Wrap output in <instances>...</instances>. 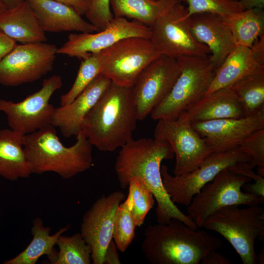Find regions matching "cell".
Segmentation results:
<instances>
[{
  "label": "cell",
  "mask_w": 264,
  "mask_h": 264,
  "mask_svg": "<svg viewBox=\"0 0 264 264\" xmlns=\"http://www.w3.org/2000/svg\"><path fill=\"white\" fill-rule=\"evenodd\" d=\"M25 0L39 16L45 32L98 31L95 26L85 21L76 10L67 4L54 0Z\"/></svg>",
  "instance_id": "7402d4cb"
},
{
  "label": "cell",
  "mask_w": 264,
  "mask_h": 264,
  "mask_svg": "<svg viewBox=\"0 0 264 264\" xmlns=\"http://www.w3.org/2000/svg\"><path fill=\"white\" fill-rule=\"evenodd\" d=\"M111 83L106 75L98 74L71 103L55 108L52 125L65 137L76 136L82 131L85 117Z\"/></svg>",
  "instance_id": "ac0fdd59"
},
{
  "label": "cell",
  "mask_w": 264,
  "mask_h": 264,
  "mask_svg": "<svg viewBox=\"0 0 264 264\" xmlns=\"http://www.w3.org/2000/svg\"><path fill=\"white\" fill-rule=\"evenodd\" d=\"M125 198L121 191L102 196L83 217L80 233L90 247L93 264H103L106 249L112 240L117 210Z\"/></svg>",
  "instance_id": "2e32d148"
},
{
  "label": "cell",
  "mask_w": 264,
  "mask_h": 264,
  "mask_svg": "<svg viewBox=\"0 0 264 264\" xmlns=\"http://www.w3.org/2000/svg\"><path fill=\"white\" fill-rule=\"evenodd\" d=\"M117 249V246L112 239L106 249L103 257V264H121Z\"/></svg>",
  "instance_id": "d590c367"
},
{
  "label": "cell",
  "mask_w": 264,
  "mask_h": 264,
  "mask_svg": "<svg viewBox=\"0 0 264 264\" xmlns=\"http://www.w3.org/2000/svg\"><path fill=\"white\" fill-rule=\"evenodd\" d=\"M202 227L217 232L231 244L243 264H257L255 241L264 239V210L260 205H230L210 216Z\"/></svg>",
  "instance_id": "8992f818"
},
{
  "label": "cell",
  "mask_w": 264,
  "mask_h": 264,
  "mask_svg": "<svg viewBox=\"0 0 264 264\" xmlns=\"http://www.w3.org/2000/svg\"><path fill=\"white\" fill-rule=\"evenodd\" d=\"M176 60L180 73L167 97L151 112L154 120L177 119L205 97L218 70L209 54L183 56Z\"/></svg>",
  "instance_id": "5b68a950"
},
{
  "label": "cell",
  "mask_w": 264,
  "mask_h": 264,
  "mask_svg": "<svg viewBox=\"0 0 264 264\" xmlns=\"http://www.w3.org/2000/svg\"><path fill=\"white\" fill-rule=\"evenodd\" d=\"M120 148L114 169L121 188L128 187L132 179L140 180L151 191L156 201L157 223H167L175 218L194 229H198L191 218L172 201L163 184L161 163L174 157L170 145L155 138H132Z\"/></svg>",
  "instance_id": "6da1fadb"
},
{
  "label": "cell",
  "mask_w": 264,
  "mask_h": 264,
  "mask_svg": "<svg viewBox=\"0 0 264 264\" xmlns=\"http://www.w3.org/2000/svg\"><path fill=\"white\" fill-rule=\"evenodd\" d=\"M231 261L217 250L210 252L201 260V264H230Z\"/></svg>",
  "instance_id": "74e56055"
},
{
  "label": "cell",
  "mask_w": 264,
  "mask_h": 264,
  "mask_svg": "<svg viewBox=\"0 0 264 264\" xmlns=\"http://www.w3.org/2000/svg\"><path fill=\"white\" fill-rule=\"evenodd\" d=\"M76 141L66 147L52 125L24 135L23 148L32 174L54 172L68 179L93 165V146L81 131Z\"/></svg>",
  "instance_id": "277c9868"
},
{
  "label": "cell",
  "mask_w": 264,
  "mask_h": 264,
  "mask_svg": "<svg viewBox=\"0 0 264 264\" xmlns=\"http://www.w3.org/2000/svg\"><path fill=\"white\" fill-rule=\"evenodd\" d=\"M62 84L61 76L54 75L44 80L40 90L21 101L0 99V111L6 115L10 129L26 135L52 125L55 108L49 100Z\"/></svg>",
  "instance_id": "8fae6325"
},
{
  "label": "cell",
  "mask_w": 264,
  "mask_h": 264,
  "mask_svg": "<svg viewBox=\"0 0 264 264\" xmlns=\"http://www.w3.org/2000/svg\"><path fill=\"white\" fill-rule=\"evenodd\" d=\"M181 0H110L115 17L138 21L151 27L156 20Z\"/></svg>",
  "instance_id": "4316f807"
},
{
  "label": "cell",
  "mask_w": 264,
  "mask_h": 264,
  "mask_svg": "<svg viewBox=\"0 0 264 264\" xmlns=\"http://www.w3.org/2000/svg\"><path fill=\"white\" fill-rule=\"evenodd\" d=\"M253 179L230 167L220 171L193 198L187 212L198 227L217 210L230 205H260L264 197L243 192L242 186Z\"/></svg>",
  "instance_id": "52a82bcc"
},
{
  "label": "cell",
  "mask_w": 264,
  "mask_h": 264,
  "mask_svg": "<svg viewBox=\"0 0 264 264\" xmlns=\"http://www.w3.org/2000/svg\"><path fill=\"white\" fill-rule=\"evenodd\" d=\"M57 49L45 42L17 44L0 61V84L16 87L40 79L52 70Z\"/></svg>",
  "instance_id": "7c38bea8"
},
{
  "label": "cell",
  "mask_w": 264,
  "mask_h": 264,
  "mask_svg": "<svg viewBox=\"0 0 264 264\" xmlns=\"http://www.w3.org/2000/svg\"><path fill=\"white\" fill-rule=\"evenodd\" d=\"M229 87L240 102L245 116L264 109V67L244 76Z\"/></svg>",
  "instance_id": "83f0119b"
},
{
  "label": "cell",
  "mask_w": 264,
  "mask_h": 264,
  "mask_svg": "<svg viewBox=\"0 0 264 264\" xmlns=\"http://www.w3.org/2000/svg\"><path fill=\"white\" fill-rule=\"evenodd\" d=\"M154 138L165 141L171 146L176 157L175 176L194 171L212 153L191 123L179 118L158 120Z\"/></svg>",
  "instance_id": "4fadbf2b"
},
{
  "label": "cell",
  "mask_w": 264,
  "mask_h": 264,
  "mask_svg": "<svg viewBox=\"0 0 264 264\" xmlns=\"http://www.w3.org/2000/svg\"><path fill=\"white\" fill-rule=\"evenodd\" d=\"M151 31L142 23L115 17L104 29L92 33L70 34L67 41L57 49V54L82 60L99 52L123 39L137 37L150 39Z\"/></svg>",
  "instance_id": "9a60e30c"
},
{
  "label": "cell",
  "mask_w": 264,
  "mask_h": 264,
  "mask_svg": "<svg viewBox=\"0 0 264 264\" xmlns=\"http://www.w3.org/2000/svg\"><path fill=\"white\" fill-rule=\"evenodd\" d=\"M101 52L91 54L82 59L75 80L70 89L60 97L61 106L71 103L92 80L101 73Z\"/></svg>",
  "instance_id": "f546056e"
},
{
  "label": "cell",
  "mask_w": 264,
  "mask_h": 264,
  "mask_svg": "<svg viewBox=\"0 0 264 264\" xmlns=\"http://www.w3.org/2000/svg\"><path fill=\"white\" fill-rule=\"evenodd\" d=\"M229 30L236 46L251 47L264 35V10L252 8L225 17H220Z\"/></svg>",
  "instance_id": "484cf974"
},
{
  "label": "cell",
  "mask_w": 264,
  "mask_h": 264,
  "mask_svg": "<svg viewBox=\"0 0 264 264\" xmlns=\"http://www.w3.org/2000/svg\"><path fill=\"white\" fill-rule=\"evenodd\" d=\"M138 120L132 87L111 81L85 117L82 131L99 151L113 152L132 138Z\"/></svg>",
  "instance_id": "7a4b0ae2"
},
{
  "label": "cell",
  "mask_w": 264,
  "mask_h": 264,
  "mask_svg": "<svg viewBox=\"0 0 264 264\" xmlns=\"http://www.w3.org/2000/svg\"><path fill=\"white\" fill-rule=\"evenodd\" d=\"M7 9H11L17 6L24 0H2Z\"/></svg>",
  "instance_id": "60d3db41"
},
{
  "label": "cell",
  "mask_w": 264,
  "mask_h": 264,
  "mask_svg": "<svg viewBox=\"0 0 264 264\" xmlns=\"http://www.w3.org/2000/svg\"><path fill=\"white\" fill-rule=\"evenodd\" d=\"M222 244L220 239L207 231L194 229L174 218L167 223L148 226L141 249L152 264H198Z\"/></svg>",
  "instance_id": "3957f363"
},
{
  "label": "cell",
  "mask_w": 264,
  "mask_h": 264,
  "mask_svg": "<svg viewBox=\"0 0 264 264\" xmlns=\"http://www.w3.org/2000/svg\"><path fill=\"white\" fill-rule=\"evenodd\" d=\"M56 244L59 248L53 264H89L90 247L86 242L80 233L71 236L61 235Z\"/></svg>",
  "instance_id": "f1b7e54d"
},
{
  "label": "cell",
  "mask_w": 264,
  "mask_h": 264,
  "mask_svg": "<svg viewBox=\"0 0 264 264\" xmlns=\"http://www.w3.org/2000/svg\"><path fill=\"white\" fill-rule=\"evenodd\" d=\"M239 147L251 158L249 163L258 169V174L264 176V128L249 134L240 144Z\"/></svg>",
  "instance_id": "836d02e7"
},
{
  "label": "cell",
  "mask_w": 264,
  "mask_h": 264,
  "mask_svg": "<svg viewBox=\"0 0 264 264\" xmlns=\"http://www.w3.org/2000/svg\"><path fill=\"white\" fill-rule=\"evenodd\" d=\"M67 225L53 235L49 227L44 225L42 220L36 218L33 220L31 232L33 238L29 244L15 257L4 261V264H35L43 255L47 256L53 264L57 254L54 249L59 236L69 228Z\"/></svg>",
  "instance_id": "d4e9b609"
},
{
  "label": "cell",
  "mask_w": 264,
  "mask_h": 264,
  "mask_svg": "<svg viewBox=\"0 0 264 264\" xmlns=\"http://www.w3.org/2000/svg\"><path fill=\"white\" fill-rule=\"evenodd\" d=\"M24 134L12 130H0V176L11 181L29 177L31 168L24 151Z\"/></svg>",
  "instance_id": "cb8c5ba5"
},
{
  "label": "cell",
  "mask_w": 264,
  "mask_h": 264,
  "mask_svg": "<svg viewBox=\"0 0 264 264\" xmlns=\"http://www.w3.org/2000/svg\"><path fill=\"white\" fill-rule=\"evenodd\" d=\"M67 4L76 10L81 15H86L88 11L90 0H54Z\"/></svg>",
  "instance_id": "f35d334b"
},
{
  "label": "cell",
  "mask_w": 264,
  "mask_h": 264,
  "mask_svg": "<svg viewBox=\"0 0 264 264\" xmlns=\"http://www.w3.org/2000/svg\"><path fill=\"white\" fill-rule=\"evenodd\" d=\"M244 116L240 102L228 87L204 97L187 108L177 118L191 123Z\"/></svg>",
  "instance_id": "44dd1931"
},
{
  "label": "cell",
  "mask_w": 264,
  "mask_h": 264,
  "mask_svg": "<svg viewBox=\"0 0 264 264\" xmlns=\"http://www.w3.org/2000/svg\"><path fill=\"white\" fill-rule=\"evenodd\" d=\"M187 9L176 3L150 27V40L160 55L177 59L183 56H204L210 53L207 46L193 36L188 22Z\"/></svg>",
  "instance_id": "30bf717a"
},
{
  "label": "cell",
  "mask_w": 264,
  "mask_h": 264,
  "mask_svg": "<svg viewBox=\"0 0 264 264\" xmlns=\"http://www.w3.org/2000/svg\"><path fill=\"white\" fill-rule=\"evenodd\" d=\"M239 2L243 10L264 7V0H240Z\"/></svg>",
  "instance_id": "ab89813d"
},
{
  "label": "cell",
  "mask_w": 264,
  "mask_h": 264,
  "mask_svg": "<svg viewBox=\"0 0 264 264\" xmlns=\"http://www.w3.org/2000/svg\"><path fill=\"white\" fill-rule=\"evenodd\" d=\"M7 9L2 0H0V15Z\"/></svg>",
  "instance_id": "7bdbcfd3"
},
{
  "label": "cell",
  "mask_w": 264,
  "mask_h": 264,
  "mask_svg": "<svg viewBox=\"0 0 264 264\" xmlns=\"http://www.w3.org/2000/svg\"><path fill=\"white\" fill-rule=\"evenodd\" d=\"M132 194L129 191L127 198L119 206L116 213L112 239L117 249L125 251L129 247L135 236L137 227L131 213Z\"/></svg>",
  "instance_id": "4dcf8cb0"
},
{
  "label": "cell",
  "mask_w": 264,
  "mask_h": 264,
  "mask_svg": "<svg viewBox=\"0 0 264 264\" xmlns=\"http://www.w3.org/2000/svg\"><path fill=\"white\" fill-rule=\"evenodd\" d=\"M85 16L98 31L104 29L114 18L110 0H90L89 8Z\"/></svg>",
  "instance_id": "e575fe53"
},
{
  "label": "cell",
  "mask_w": 264,
  "mask_h": 264,
  "mask_svg": "<svg viewBox=\"0 0 264 264\" xmlns=\"http://www.w3.org/2000/svg\"><path fill=\"white\" fill-rule=\"evenodd\" d=\"M257 263L259 264H264V247L261 250L260 254L257 255Z\"/></svg>",
  "instance_id": "b9f144b4"
},
{
  "label": "cell",
  "mask_w": 264,
  "mask_h": 264,
  "mask_svg": "<svg viewBox=\"0 0 264 264\" xmlns=\"http://www.w3.org/2000/svg\"><path fill=\"white\" fill-rule=\"evenodd\" d=\"M129 191L132 194L131 213L136 226H141L145 218L153 208L155 198L151 191L140 180L133 178L130 180Z\"/></svg>",
  "instance_id": "1f68e13d"
},
{
  "label": "cell",
  "mask_w": 264,
  "mask_h": 264,
  "mask_svg": "<svg viewBox=\"0 0 264 264\" xmlns=\"http://www.w3.org/2000/svg\"><path fill=\"white\" fill-rule=\"evenodd\" d=\"M264 67V35L251 47L236 46L218 68L205 96L220 88L230 86L236 81Z\"/></svg>",
  "instance_id": "d6986e66"
},
{
  "label": "cell",
  "mask_w": 264,
  "mask_h": 264,
  "mask_svg": "<svg viewBox=\"0 0 264 264\" xmlns=\"http://www.w3.org/2000/svg\"><path fill=\"white\" fill-rule=\"evenodd\" d=\"M188 5L187 18L197 13L207 12L225 17L243 10L238 0H181Z\"/></svg>",
  "instance_id": "d6a6232c"
},
{
  "label": "cell",
  "mask_w": 264,
  "mask_h": 264,
  "mask_svg": "<svg viewBox=\"0 0 264 264\" xmlns=\"http://www.w3.org/2000/svg\"><path fill=\"white\" fill-rule=\"evenodd\" d=\"M188 18L195 39L208 46L211 60L217 69L236 46L228 28L220 16L211 13L193 14Z\"/></svg>",
  "instance_id": "ffe728a7"
},
{
  "label": "cell",
  "mask_w": 264,
  "mask_h": 264,
  "mask_svg": "<svg viewBox=\"0 0 264 264\" xmlns=\"http://www.w3.org/2000/svg\"><path fill=\"white\" fill-rule=\"evenodd\" d=\"M100 52L101 73L127 87H132L143 70L161 55L149 39L137 37L121 40Z\"/></svg>",
  "instance_id": "9c48e42d"
},
{
  "label": "cell",
  "mask_w": 264,
  "mask_h": 264,
  "mask_svg": "<svg viewBox=\"0 0 264 264\" xmlns=\"http://www.w3.org/2000/svg\"><path fill=\"white\" fill-rule=\"evenodd\" d=\"M17 45L16 42L0 31V61Z\"/></svg>",
  "instance_id": "8d00e7d4"
},
{
  "label": "cell",
  "mask_w": 264,
  "mask_h": 264,
  "mask_svg": "<svg viewBox=\"0 0 264 264\" xmlns=\"http://www.w3.org/2000/svg\"><path fill=\"white\" fill-rule=\"evenodd\" d=\"M180 73L176 59L163 55L143 70L132 87L138 120H144L167 97Z\"/></svg>",
  "instance_id": "5bb4252c"
},
{
  "label": "cell",
  "mask_w": 264,
  "mask_h": 264,
  "mask_svg": "<svg viewBox=\"0 0 264 264\" xmlns=\"http://www.w3.org/2000/svg\"><path fill=\"white\" fill-rule=\"evenodd\" d=\"M250 157L239 147L224 152H212L194 171L172 176L165 165L161 167L164 187L175 203L188 206L194 196L223 169L241 162L250 163Z\"/></svg>",
  "instance_id": "ba28073f"
},
{
  "label": "cell",
  "mask_w": 264,
  "mask_h": 264,
  "mask_svg": "<svg viewBox=\"0 0 264 264\" xmlns=\"http://www.w3.org/2000/svg\"><path fill=\"white\" fill-rule=\"evenodd\" d=\"M191 125L212 152H224L239 147L251 133L264 128V109L239 118L194 122Z\"/></svg>",
  "instance_id": "e0dca14e"
},
{
  "label": "cell",
  "mask_w": 264,
  "mask_h": 264,
  "mask_svg": "<svg viewBox=\"0 0 264 264\" xmlns=\"http://www.w3.org/2000/svg\"><path fill=\"white\" fill-rule=\"evenodd\" d=\"M0 31L21 44L47 40L39 16L25 0L0 15Z\"/></svg>",
  "instance_id": "603a6c76"
}]
</instances>
